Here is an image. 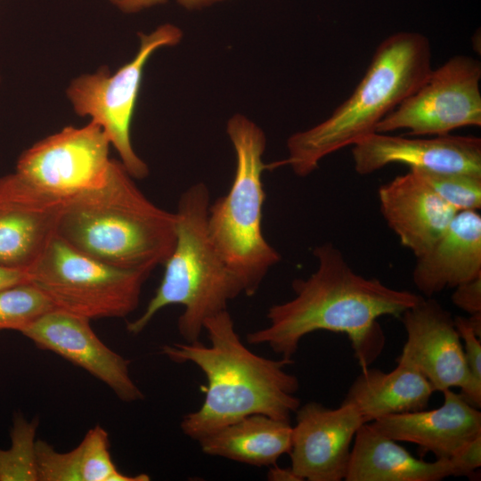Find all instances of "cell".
<instances>
[{
  "instance_id": "1",
  "label": "cell",
  "mask_w": 481,
  "mask_h": 481,
  "mask_svg": "<svg viewBox=\"0 0 481 481\" xmlns=\"http://www.w3.org/2000/svg\"><path fill=\"white\" fill-rule=\"evenodd\" d=\"M313 255L315 271L306 279H295L294 297L271 306L268 324L249 332L246 340L292 359L306 335L317 330L343 333L362 369L369 367L385 343L378 319L400 317L422 296L358 274L332 243L315 247Z\"/></svg>"
},
{
  "instance_id": "2",
  "label": "cell",
  "mask_w": 481,
  "mask_h": 481,
  "mask_svg": "<svg viewBox=\"0 0 481 481\" xmlns=\"http://www.w3.org/2000/svg\"><path fill=\"white\" fill-rule=\"evenodd\" d=\"M210 344L164 345L161 353L176 363H192L205 375L207 386L200 407L185 414L180 428L200 439L252 414L285 421L300 406L297 376L286 371L292 359H270L250 351L240 340L234 322L224 310L203 324Z\"/></svg>"
},
{
  "instance_id": "3",
  "label": "cell",
  "mask_w": 481,
  "mask_h": 481,
  "mask_svg": "<svg viewBox=\"0 0 481 481\" xmlns=\"http://www.w3.org/2000/svg\"><path fill=\"white\" fill-rule=\"evenodd\" d=\"M57 235L104 264L151 273L175 242V214L151 201L120 160L105 183L67 201Z\"/></svg>"
},
{
  "instance_id": "4",
  "label": "cell",
  "mask_w": 481,
  "mask_h": 481,
  "mask_svg": "<svg viewBox=\"0 0 481 481\" xmlns=\"http://www.w3.org/2000/svg\"><path fill=\"white\" fill-rule=\"evenodd\" d=\"M431 68L428 39L402 31L384 39L351 95L321 123L292 134L285 159L269 168L289 166L306 177L326 156L374 133L377 125L426 80Z\"/></svg>"
},
{
  "instance_id": "5",
  "label": "cell",
  "mask_w": 481,
  "mask_h": 481,
  "mask_svg": "<svg viewBox=\"0 0 481 481\" xmlns=\"http://www.w3.org/2000/svg\"><path fill=\"white\" fill-rule=\"evenodd\" d=\"M210 205L206 183L192 184L181 194L175 214V242L163 265V277L143 314L129 322L133 335L142 332L163 308L180 305L177 330L185 342L199 341L204 322L227 309L242 287L216 250L208 229Z\"/></svg>"
},
{
  "instance_id": "6",
  "label": "cell",
  "mask_w": 481,
  "mask_h": 481,
  "mask_svg": "<svg viewBox=\"0 0 481 481\" xmlns=\"http://www.w3.org/2000/svg\"><path fill=\"white\" fill-rule=\"evenodd\" d=\"M226 133L235 153V172L228 192L209 205L208 229L243 294L252 297L281 260L263 232L266 138L260 126L240 113L228 119Z\"/></svg>"
},
{
  "instance_id": "7",
  "label": "cell",
  "mask_w": 481,
  "mask_h": 481,
  "mask_svg": "<svg viewBox=\"0 0 481 481\" xmlns=\"http://www.w3.org/2000/svg\"><path fill=\"white\" fill-rule=\"evenodd\" d=\"M27 273L29 281L54 309L90 321L124 318L133 313L151 274L104 264L78 251L59 235Z\"/></svg>"
},
{
  "instance_id": "8",
  "label": "cell",
  "mask_w": 481,
  "mask_h": 481,
  "mask_svg": "<svg viewBox=\"0 0 481 481\" xmlns=\"http://www.w3.org/2000/svg\"><path fill=\"white\" fill-rule=\"evenodd\" d=\"M182 38V30L170 23L160 25L149 34L140 33L137 53L115 73L102 68L95 73L79 76L68 87L67 96L74 111L91 118L103 129L134 179H143L149 175L148 165L134 150L130 136L144 66L157 50L175 46Z\"/></svg>"
},
{
  "instance_id": "9",
  "label": "cell",
  "mask_w": 481,
  "mask_h": 481,
  "mask_svg": "<svg viewBox=\"0 0 481 481\" xmlns=\"http://www.w3.org/2000/svg\"><path fill=\"white\" fill-rule=\"evenodd\" d=\"M481 63L454 55L430 71L423 84L376 126L378 133L407 130L412 136H436L481 126Z\"/></svg>"
},
{
  "instance_id": "10",
  "label": "cell",
  "mask_w": 481,
  "mask_h": 481,
  "mask_svg": "<svg viewBox=\"0 0 481 481\" xmlns=\"http://www.w3.org/2000/svg\"><path fill=\"white\" fill-rule=\"evenodd\" d=\"M110 140L90 121L81 127L66 126L24 151L15 172L53 195L69 200L102 186L112 159Z\"/></svg>"
},
{
  "instance_id": "11",
  "label": "cell",
  "mask_w": 481,
  "mask_h": 481,
  "mask_svg": "<svg viewBox=\"0 0 481 481\" xmlns=\"http://www.w3.org/2000/svg\"><path fill=\"white\" fill-rule=\"evenodd\" d=\"M69 200L16 172L0 177V266L28 271L57 235Z\"/></svg>"
},
{
  "instance_id": "12",
  "label": "cell",
  "mask_w": 481,
  "mask_h": 481,
  "mask_svg": "<svg viewBox=\"0 0 481 481\" xmlns=\"http://www.w3.org/2000/svg\"><path fill=\"white\" fill-rule=\"evenodd\" d=\"M292 426L290 468L303 480H344L355 436L364 421L351 404L330 409L320 403L300 405Z\"/></svg>"
},
{
  "instance_id": "13",
  "label": "cell",
  "mask_w": 481,
  "mask_h": 481,
  "mask_svg": "<svg viewBox=\"0 0 481 481\" xmlns=\"http://www.w3.org/2000/svg\"><path fill=\"white\" fill-rule=\"evenodd\" d=\"M38 348L51 351L90 373L125 402L144 395L129 373V361L107 346L90 320L53 309L20 331Z\"/></svg>"
},
{
  "instance_id": "14",
  "label": "cell",
  "mask_w": 481,
  "mask_h": 481,
  "mask_svg": "<svg viewBox=\"0 0 481 481\" xmlns=\"http://www.w3.org/2000/svg\"><path fill=\"white\" fill-rule=\"evenodd\" d=\"M406 341L397 364L413 369L435 392L463 387L468 372L454 318L432 298H421L401 314Z\"/></svg>"
},
{
  "instance_id": "15",
  "label": "cell",
  "mask_w": 481,
  "mask_h": 481,
  "mask_svg": "<svg viewBox=\"0 0 481 481\" xmlns=\"http://www.w3.org/2000/svg\"><path fill=\"white\" fill-rule=\"evenodd\" d=\"M354 167L369 175L395 163L412 169L481 175V139L469 135L429 138L371 133L352 145Z\"/></svg>"
},
{
  "instance_id": "16",
  "label": "cell",
  "mask_w": 481,
  "mask_h": 481,
  "mask_svg": "<svg viewBox=\"0 0 481 481\" xmlns=\"http://www.w3.org/2000/svg\"><path fill=\"white\" fill-rule=\"evenodd\" d=\"M378 195L388 227L416 257L431 248L458 213L414 169L382 184Z\"/></svg>"
},
{
  "instance_id": "17",
  "label": "cell",
  "mask_w": 481,
  "mask_h": 481,
  "mask_svg": "<svg viewBox=\"0 0 481 481\" xmlns=\"http://www.w3.org/2000/svg\"><path fill=\"white\" fill-rule=\"evenodd\" d=\"M443 395L444 403L436 409L388 415L370 424L397 442L415 444L436 459H449L481 435V412L452 388L444 390Z\"/></svg>"
},
{
  "instance_id": "18",
  "label": "cell",
  "mask_w": 481,
  "mask_h": 481,
  "mask_svg": "<svg viewBox=\"0 0 481 481\" xmlns=\"http://www.w3.org/2000/svg\"><path fill=\"white\" fill-rule=\"evenodd\" d=\"M412 281L426 298L481 275V216L459 211L431 248L416 257Z\"/></svg>"
},
{
  "instance_id": "19",
  "label": "cell",
  "mask_w": 481,
  "mask_h": 481,
  "mask_svg": "<svg viewBox=\"0 0 481 481\" xmlns=\"http://www.w3.org/2000/svg\"><path fill=\"white\" fill-rule=\"evenodd\" d=\"M451 476L449 459H418L397 441L364 423L355 436L344 480L438 481Z\"/></svg>"
},
{
  "instance_id": "20",
  "label": "cell",
  "mask_w": 481,
  "mask_h": 481,
  "mask_svg": "<svg viewBox=\"0 0 481 481\" xmlns=\"http://www.w3.org/2000/svg\"><path fill=\"white\" fill-rule=\"evenodd\" d=\"M342 404L353 405L364 423L388 415L424 410L435 392L419 372L399 365L389 372L363 368Z\"/></svg>"
},
{
  "instance_id": "21",
  "label": "cell",
  "mask_w": 481,
  "mask_h": 481,
  "mask_svg": "<svg viewBox=\"0 0 481 481\" xmlns=\"http://www.w3.org/2000/svg\"><path fill=\"white\" fill-rule=\"evenodd\" d=\"M289 421L265 414H252L200 439L201 451L257 467L275 465L291 446Z\"/></svg>"
},
{
  "instance_id": "22",
  "label": "cell",
  "mask_w": 481,
  "mask_h": 481,
  "mask_svg": "<svg viewBox=\"0 0 481 481\" xmlns=\"http://www.w3.org/2000/svg\"><path fill=\"white\" fill-rule=\"evenodd\" d=\"M38 481H148L146 474L128 476L115 466L108 432L99 425L67 452H57L43 440L36 442Z\"/></svg>"
},
{
  "instance_id": "23",
  "label": "cell",
  "mask_w": 481,
  "mask_h": 481,
  "mask_svg": "<svg viewBox=\"0 0 481 481\" xmlns=\"http://www.w3.org/2000/svg\"><path fill=\"white\" fill-rule=\"evenodd\" d=\"M38 420L16 413L10 432L11 445L0 448V481H38L36 431Z\"/></svg>"
},
{
  "instance_id": "24",
  "label": "cell",
  "mask_w": 481,
  "mask_h": 481,
  "mask_svg": "<svg viewBox=\"0 0 481 481\" xmlns=\"http://www.w3.org/2000/svg\"><path fill=\"white\" fill-rule=\"evenodd\" d=\"M53 309L49 299L29 281L0 289V332L20 331Z\"/></svg>"
},
{
  "instance_id": "25",
  "label": "cell",
  "mask_w": 481,
  "mask_h": 481,
  "mask_svg": "<svg viewBox=\"0 0 481 481\" xmlns=\"http://www.w3.org/2000/svg\"><path fill=\"white\" fill-rule=\"evenodd\" d=\"M414 170L444 202L456 211L480 209L481 175Z\"/></svg>"
},
{
  "instance_id": "26",
  "label": "cell",
  "mask_w": 481,
  "mask_h": 481,
  "mask_svg": "<svg viewBox=\"0 0 481 481\" xmlns=\"http://www.w3.org/2000/svg\"><path fill=\"white\" fill-rule=\"evenodd\" d=\"M456 329L463 341L464 358L468 372L465 386L461 388V395L470 405L481 406V341L474 330L469 318L454 317Z\"/></svg>"
},
{
  "instance_id": "27",
  "label": "cell",
  "mask_w": 481,
  "mask_h": 481,
  "mask_svg": "<svg viewBox=\"0 0 481 481\" xmlns=\"http://www.w3.org/2000/svg\"><path fill=\"white\" fill-rule=\"evenodd\" d=\"M452 476H470L481 466V435L459 448L450 458Z\"/></svg>"
},
{
  "instance_id": "28",
  "label": "cell",
  "mask_w": 481,
  "mask_h": 481,
  "mask_svg": "<svg viewBox=\"0 0 481 481\" xmlns=\"http://www.w3.org/2000/svg\"><path fill=\"white\" fill-rule=\"evenodd\" d=\"M452 295L455 306L469 315L481 314V275L456 286Z\"/></svg>"
},
{
  "instance_id": "29",
  "label": "cell",
  "mask_w": 481,
  "mask_h": 481,
  "mask_svg": "<svg viewBox=\"0 0 481 481\" xmlns=\"http://www.w3.org/2000/svg\"><path fill=\"white\" fill-rule=\"evenodd\" d=\"M125 12H136L144 9L165 4L167 0H110Z\"/></svg>"
},
{
  "instance_id": "30",
  "label": "cell",
  "mask_w": 481,
  "mask_h": 481,
  "mask_svg": "<svg viewBox=\"0 0 481 481\" xmlns=\"http://www.w3.org/2000/svg\"><path fill=\"white\" fill-rule=\"evenodd\" d=\"M29 281L27 271L0 266V289Z\"/></svg>"
},
{
  "instance_id": "31",
  "label": "cell",
  "mask_w": 481,
  "mask_h": 481,
  "mask_svg": "<svg viewBox=\"0 0 481 481\" xmlns=\"http://www.w3.org/2000/svg\"><path fill=\"white\" fill-rule=\"evenodd\" d=\"M267 477L269 480L273 481H302L290 467L281 468L276 464L271 466V469L267 473Z\"/></svg>"
},
{
  "instance_id": "32",
  "label": "cell",
  "mask_w": 481,
  "mask_h": 481,
  "mask_svg": "<svg viewBox=\"0 0 481 481\" xmlns=\"http://www.w3.org/2000/svg\"><path fill=\"white\" fill-rule=\"evenodd\" d=\"M225 0H177L178 4L189 11L202 9L213 4Z\"/></svg>"
}]
</instances>
